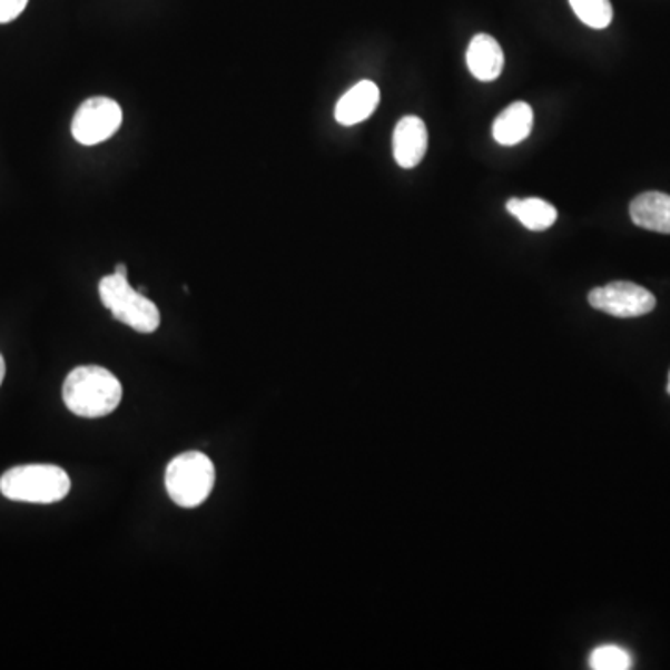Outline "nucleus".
<instances>
[{
    "label": "nucleus",
    "mask_w": 670,
    "mask_h": 670,
    "mask_svg": "<svg viewBox=\"0 0 670 670\" xmlns=\"http://www.w3.org/2000/svg\"><path fill=\"white\" fill-rule=\"evenodd\" d=\"M121 395V382L99 365H80L63 382L62 397L69 412L88 420L112 414Z\"/></svg>",
    "instance_id": "nucleus-1"
},
{
    "label": "nucleus",
    "mask_w": 670,
    "mask_h": 670,
    "mask_svg": "<svg viewBox=\"0 0 670 670\" xmlns=\"http://www.w3.org/2000/svg\"><path fill=\"white\" fill-rule=\"evenodd\" d=\"M71 490V479L62 467L52 464H27L12 467L0 477L4 497L21 503L49 505L62 501Z\"/></svg>",
    "instance_id": "nucleus-2"
},
{
    "label": "nucleus",
    "mask_w": 670,
    "mask_h": 670,
    "mask_svg": "<svg viewBox=\"0 0 670 670\" xmlns=\"http://www.w3.org/2000/svg\"><path fill=\"white\" fill-rule=\"evenodd\" d=\"M215 464L199 451H188L176 456L166 467V492L183 509H194L204 503L215 486Z\"/></svg>",
    "instance_id": "nucleus-3"
},
{
    "label": "nucleus",
    "mask_w": 670,
    "mask_h": 670,
    "mask_svg": "<svg viewBox=\"0 0 670 670\" xmlns=\"http://www.w3.org/2000/svg\"><path fill=\"white\" fill-rule=\"evenodd\" d=\"M102 306L110 309L116 321L127 324L140 334H154L159 328L160 312L148 296L135 289L124 274H110L99 282Z\"/></svg>",
    "instance_id": "nucleus-4"
},
{
    "label": "nucleus",
    "mask_w": 670,
    "mask_h": 670,
    "mask_svg": "<svg viewBox=\"0 0 670 670\" xmlns=\"http://www.w3.org/2000/svg\"><path fill=\"white\" fill-rule=\"evenodd\" d=\"M121 107L110 97H91L80 105L71 121V135L82 146L107 142L120 131Z\"/></svg>",
    "instance_id": "nucleus-5"
},
{
    "label": "nucleus",
    "mask_w": 670,
    "mask_h": 670,
    "mask_svg": "<svg viewBox=\"0 0 670 670\" xmlns=\"http://www.w3.org/2000/svg\"><path fill=\"white\" fill-rule=\"evenodd\" d=\"M589 304L611 317H642L653 312L656 296L641 285L631 282H613L589 293Z\"/></svg>",
    "instance_id": "nucleus-6"
},
{
    "label": "nucleus",
    "mask_w": 670,
    "mask_h": 670,
    "mask_svg": "<svg viewBox=\"0 0 670 670\" xmlns=\"http://www.w3.org/2000/svg\"><path fill=\"white\" fill-rule=\"evenodd\" d=\"M428 132L417 116H404L393 132V157L401 168H415L426 154Z\"/></svg>",
    "instance_id": "nucleus-7"
},
{
    "label": "nucleus",
    "mask_w": 670,
    "mask_h": 670,
    "mask_svg": "<svg viewBox=\"0 0 670 670\" xmlns=\"http://www.w3.org/2000/svg\"><path fill=\"white\" fill-rule=\"evenodd\" d=\"M381 102V90L373 80H359L335 105V120L342 126H356L373 116Z\"/></svg>",
    "instance_id": "nucleus-8"
},
{
    "label": "nucleus",
    "mask_w": 670,
    "mask_h": 670,
    "mask_svg": "<svg viewBox=\"0 0 670 670\" xmlns=\"http://www.w3.org/2000/svg\"><path fill=\"white\" fill-rule=\"evenodd\" d=\"M466 62L475 79L492 82L503 71L505 55L495 38L490 35H477L467 47Z\"/></svg>",
    "instance_id": "nucleus-9"
},
{
    "label": "nucleus",
    "mask_w": 670,
    "mask_h": 670,
    "mask_svg": "<svg viewBox=\"0 0 670 670\" xmlns=\"http://www.w3.org/2000/svg\"><path fill=\"white\" fill-rule=\"evenodd\" d=\"M631 220L639 228L670 235V196L663 193H644L630 205Z\"/></svg>",
    "instance_id": "nucleus-10"
},
{
    "label": "nucleus",
    "mask_w": 670,
    "mask_h": 670,
    "mask_svg": "<svg viewBox=\"0 0 670 670\" xmlns=\"http://www.w3.org/2000/svg\"><path fill=\"white\" fill-rule=\"evenodd\" d=\"M533 108L528 102L516 101L495 118L492 135L501 146H516L531 135L533 129Z\"/></svg>",
    "instance_id": "nucleus-11"
},
{
    "label": "nucleus",
    "mask_w": 670,
    "mask_h": 670,
    "mask_svg": "<svg viewBox=\"0 0 670 670\" xmlns=\"http://www.w3.org/2000/svg\"><path fill=\"white\" fill-rule=\"evenodd\" d=\"M506 210L529 231H545L556 220L555 207L540 198H511L506 201Z\"/></svg>",
    "instance_id": "nucleus-12"
},
{
    "label": "nucleus",
    "mask_w": 670,
    "mask_h": 670,
    "mask_svg": "<svg viewBox=\"0 0 670 670\" xmlns=\"http://www.w3.org/2000/svg\"><path fill=\"white\" fill-rule=\"evenodd\" d=\"M570 7L591 29H605L613 21V7L609 0H570Z\"/></svg>",
    "instance_id": "nucleus-13"
},
{
    "label": "nucleus",
    "mask_w": 670,
    "mask_h": 670,
    "mask_svg": "<svg viewBox=\"0 0 670 670\" xmlns=\"http://www.w3.org/2000/svg\"><path fill=\"white\" fill-rule=\"evenodd\" d=\"M591 669L594 670H628L631 669V656L625 652L624 648L600 647L591 653Z\"/></svg>",
    "instance_id": "nucleus-14"
},
{
    "label": "nucleus",
    "mask_w": 670,
    "mask_h": 670,
    "mask_svg": "<svg viewBox=\"0 0 670 670\" xmlns=\"http://www.w3.org/2000/svg\"><path fill=\"white\" fill-rule=\"evenodd\" d=\"M27 4H29V0H0V24L18 19Z\"/></svg>",
    "instance_id": "nucleus-15"
},
{
    "label": "nucleus",
    "mask_w": 670,
    "mask_h": 670,
    "mask_svg": "<svg viewBox=\"0 0 670 670\" xmlns=\"http://www.w3.org/2000/svg\"><path fill=\"white\" fill-rule=\"evenodd\" d=\"M4 376H7V362H4V356L0 354V386H2V381H4Z\"/></svg>",
    "instance_id": "nucleus-16"
},
{
    "label": "nucleus",
    "mask_w": 670,
    "mask_h": 670,
    "mask_svg": "<svg viewBox=\"0 0 670 670\" xmlns=\"http://www.w3.org/2000/svg\"><path fill=\"white\" fill-rule=\"evenodd\" d=\"M667 392H669V395H670V375H669V386H667Z\"/></svg>",
    "instance_id": "nucleus-17"
}]
</instances>
